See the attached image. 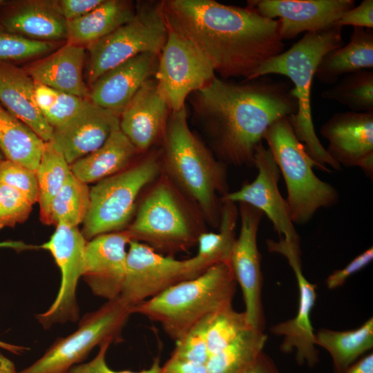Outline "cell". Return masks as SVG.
<instances>
[{
  "label": "cell",
  "mask_w": 373,
  "mask_h": 373,
  "mask_svg": "<svg viewBox=\"0 0 373 373\" xmlns=\"http://www.w3.org/2000/svg\"><path fill=\"white\" fill-rule=\"evenodd\" d=\"M161 6L168 29L191 42L222 79L247 80L284 51L279 21L249 6L214 0H165Z\"/></svg>",
  "instance_id": "cell-1"
},
{
  "label": "cell",
  "mask_w": 373,
  "mask_h": 373,
  "mask_svg": "<svg viewBox=\"0 0 373 373\" xmlns=\"http://www.w3.org/2000/svg\"><path fill=\"white\" fill-rule=\"evenodd\" d=\"M291 84L262 76L236 83L216 76L195 92L193 106L218 159L234 166H254L257 146L280 119L296 113Z\"/></svg>",
  "instance_id": "cell-2"
},
{
  "label": "cell",
  "mask_w": 373,
  "mask_h": 373,
  "mask_svg": "<svg viewBox=\"0 0 373 373\" xmlns=\"http://www.w3.org/2000/svg\"><path fill=\"white\" fill-rule=\"evenodd\" d=\"M163 135L165 174L192 200L204 219L218 227L222 205L218 195L229 192L226 164L190 129L185 108L170 112Z\"/></svg>",
  "instance_id": "cell-3"
},
{
  "label": "cell",
  "mask_w": 373,
  "mask_h": 373,
  "mask_svg": "<svg viewBox=\"0 0 373 373\" xmlns=\"http://www.w3.org/2000/svg\"><path fill=\"white\" fill-rule=\"evenodd\" d=\"M341 30V27L334 25L323 30L306 32L287 50L262 64L247 79L272 74L289 79L294 85L291 93L298 106L296 113L289 117L291 124L310 157L323 171L328 172L330 171L326 165L336 171L341 166L328 155L316 134L312 120L311 91L316 68L323 57L344 45Z\"/></svg>",
  "instance_id": "cell-4"
},
{
  "label": "cell",
  "mask_w": 373,
  "mask_h": 373,
  "mask_svg": "<svg viewBox=\"0 0 373 373\" xmlns=\"http://www.w3.org/2000/svg\"><path fill=\"white\" fill-rule=\"evenodd\" d=\"M236 285L230 265L218 263L133 306L132 313L160 323L175 342L204 317L232 305Z\"/></svg>",
  "instance_id": "cell-5"
},
{
  "label": "cell",
  "mask_w": 373,
  "mask_h": 373,
  "mask_svg": "<svg viewBox=\"0 0 373 373\" xmlns=\"http://www.w3.org/2000/svg\"><path fill=\"white\" fill-rule=\"evenodd\" d=\"M289 117L274 122L265 132L263 140L283 176L287 194L285 200L291 221L304 224L318 209L335 204L338 193L333 186L314 173V166L323 169L296 135Z\"/></svg>",
  "instance_id": "cell-6"
},
{
  "label": "cell",
  "mask_w": 373,
  "mask_h": 373,
  "mask_svg": "<svg viewBox=\"0 0 373 373\" xmlns=\"http://www.w3.org/2000/svg\"><path fill=\"white\" fill-rule=\"evenodd\" d=\"M162 175L126 229L131 240L146 244L158 253L185 251L197 245L199 235L204 231L178 187L166 174Z\"/></svg>",
  "instance_id": "cell-7"
},
{
  "label": "cell",
  "mask_w": 373,
  "mask_h": 373,
  "mask_svg": "<svg viewBox=\"0 0 373 373\" xmlns=\"http://www.w3.org/2000/svg\"><path fill=\"white\" fill-rule=\"evenodd\" d=\"M162 160L151 154L90 189V207L82 233L86 240L124 230L142 190L162 173Z\"/></svg>",
  "instance_id": "cell-8"
},
{
  "label": "cell",
  "mask_w": 373,
  "mask_h": 373,
  "mask_svg": "<svg viewBox=\"0 0 373 373\" xmlns=\"http://www.w3.org/2000/svg\"><path fill=\"white\" fill-rule=\"evenodd\" d=\"M132 306L119 296L83 316L76 331L57 338L32 364L17 373H66L83 361L97 345L120 342Z\"/></svg>",
  "instance_id": "cell-9"
},
{
  "label": "cell",
  "mask_w": 373,
  "mask_h": 373,
  "mask_svg": "<svg viewBox=\"0 0 373 373\" xmlns=\"http://www.w3.org/2000/svg\"><path fill=\"white\" fill-rule=\"evenodd\" d=\"M168 34L161 1L141 3L132 19L86 46L88 86L108 70L138 55H160Z\"/></svg>",
  "instance_id": "cell-10"
},
{
  "label": "cell",
  "mask_w": 373,
  "mask_h": 373,
  "mask_svg": "<svg viewBox=\"0 0 373 373\" xmlns=\"http://www.w3.org/2000/svg\"><path fill=\"white\" fill-rule=\"evenodd\" d=\"M215 73L209 60L191 42L169 30L155 79L171 111L185 108L187 97L211 82Z\"/></svg>",
  "instance_id": "cell-11"
},
{
  "label": "cell",
  "mask_w": 373,
  "mask_h": 373,
  "mask_svg": "<svg viewBox=\"0 0 373 373\" xmlns=\"http://www.w3.org/2000/svg\"><path fill=\"white\" fill-rule=\"evenodd\" d=\"M270 252L283 255L291 266L298 285V306L296 314L291 319L274 325L270 331L283 336L280 346L281 351H294L299 365L314 367L318 361V350L315 344V332L311 315L317 297L316 285L310 283L302 270L300 243L289 242L283 238L278 241L269 239L266 242Z\"/></svg>",
  "instance_id": "cell-12"
},
{
  "label": "cell",
  "mask_w": 373,
  "mask_h": 373,
  "mask_svg": "<svg viewBox=\"0 0 373 373\" xmlns=\"http://www.w3.org/2000/svg\"><path fill=\"white\" fill-rule=\"evenodd\" d=\"M87 241L78 227L59 224L49 240L42 245L51 254L61 272L60 287L55 300L46 311L36 316L45 329L79 318L76 289L84 269Z\"/></svg>",
  "instance_id": "cell-13"
},
{
  "label": "cell",
  "mask_w": 373,
  "mask_h": 373,
  "mask_svg": "<svg viewBox=\"0 0 373 373\" xmlns=\"http://www.w3.org/2000/svg\"><path fill=\"white\" fill-rule=\"evenodd\" d=\"M193 278L188 259L164 256L146 244L131 240L119 296L133 307Z\"/></svg>",
  "instance_id": "cell-14"
},
{
  "label": "cell",
  "mask_w": 373,
  "mask_h": 373,
  "mask_svg": "<svg viewBox=\"0 0 373 373\" xmlns=\"http://www.w3.org/2000/svg\"><path fill=\"white\" fill-rule=\"evenodd\" d=\"M238 204L240 229L232 248L229 265L242 290L245 305L244 312L249 323L264 331L261 256L257 245V233L263 213L247 204Z\"/></svg>",
  "instance_id": "cell-15"
},
{
  "label": "cell",
  "mask_w": 373,
  "mask_h": 373,
  "mask_svg": "<svg viewBox=\"0 0 373 373\" xmlns=\"http://www.w3.org/2000/svg\"><path fill=\"white\" fill-rule=\"evenodd\" d=\"M254 166L258 170L255 180L246 182L233 192H228L221 200L245 203L265 213L272 222L280 238L300 243V238L291 221L288 206L278 189L279 168L271 153L262 142L256 148Z\"/></svg>",
  "instance_id": "cell-16"
},
{
  "label": "cell",
  "mask_w": 373,
  "mask_h": 373,
  "mask_svg": "<svg viewBox=\"0 0 373 373\" xmlns=\"http://www.w3.org/2000/svg\"><path fill=\"white\" fill-rule=\"evenodd\" d=\"M355 3L354 0H254L247 6L266 18L278 17L285 40L332 27Z\"/></svg>",
  "instance_id": "cell-17"
},
{
  "label": "cell",
  "mask_w": 373,
  "mask_h": 373,
  "mask_svg": "<svg viewBox=\"0 0 373 373\" xmlns=\"http://www.w3.org/2000/svg\"><path fill=\"white\" fill-rule=\"evenodd\" d=\"M328 155L341 166H358L373 175V111L340 112L321 127Z\"/></svg>",
  "instance_id": "cell-18"
},
{
  "label": "cell",
  "mask_w": 373,
  "mask_h": 373,
  "mask_svg": "<svg viewBox=\"0 0 373 373\" xmlns=\"http://www.w3.org/2000/svg\"><path fill=\"white\" fill-rule=\"evenodd\" d=\"M126 229L104 233L87 241L82 274L92 292L107 300L120 294L126 273Z\"/></svg>",
  "instance_id": "cell-19"
},
{
  "label": "cell",
  "mask_w": 373,
  "mask_h": 373,
  "mask_svg": "<svg viewBox=\"0 0 373 373\" xmlns=\"http://www.w3.org/2000/svg\"><path fill=\"white\" fill-rule=\"evenodd\" d=\"M119 128V116L88 99L65 124L53 128L50 142L70 165L102 146Z\"/></svg>",
  "instance_id": "cell-20"
},
{
  "label": "cell",
  "mask_w": 373,
  "mask_h": 373,
  "mask_svg": "<svg viewBox=\"0 0 373 373\" xmlns=\"http://www.w3.org/2000/svg\"><path fill=\"white\" fill-rule=\"evenodd\" d=\"M158 59L157 55L143 53L116 66L89 86L88 98L119 116L140 87L155 75Z\"/></svg>",
  "instance_id": "cell-21"
},
{
  "label": "cell",
  "mask_w": 373,
  "mask_h": 373,
  "mask_svg": "<svg viewBox=\"0 0 373 373\" xmlns=\"http://www.w3.org/2000/svg\"><path fill=\"white\" fill-rule=\"evenodd\" d=\"M170 112L155 79H149L120 114L119 129L138 152L144 151L164 134Z\"/></svg>",
  "instance_id": "cell-22"
},
{
  "label": "cell",
  "mask_w": 373,
  "mask_h": 373,
  "mask_svg": "<svg viewBox=\"0 0 373 373\" xmlns=\"http://www.w3.org/2000/svg\"><path fill=\"white\" fill-rule=\"evenodd\" d=\"M0 28L28 39L57 42L67 37V21L50 1H28L0 6Z\"/></svg>",
  "instance_id": "cell-23"
},
{
  "label": "cell",
  "mask_w": 373,
  "mask_h": 373,
  "mask_svg": "<svg viewBox=\"0 0 373 373\" xmlns=\"http://www.w3.org/2000/svg\"><path fill=\"white\" fill-rule=\"evenodd\" d=\"M35 87V82L26 69L0 62V104L48 142L52 140L53 128L37 105Z\"/></svg>",
  "instance_id": "cell-24"
},
{
  "label": "cell",
  "mask_w": 373,
  "mask_h": 373,
  "mask_svg": "<svg viewBox=\"0 0 373 373\" xmlns=\"http://www.w3.org/2000/svg\"><path fill=\"white\" fill-rule=\"evenodd\" d=\"M86 48L67 43L26 70L38 82L61 92L88 98L83 77Z\"/></svg>",
  "instance_id": "cell-25"
},
{
  "label": "cell",
  "mask_w": 373,
  "mask_h": 373,
  "mask_svg": "<svg viewBox=\"0 0 373 373\" xmlns=\"http://www.w3.org/2000/svg\"><path fill=\"white\" fill-rule=\"evenodd\" d=\"M373 68V30L354 27L348 44L325 55L315 73L324 84H334L342 77Z\"/></svg>",
  "instance_id": "cell-26"
},
{
  "label": "cell",
  "mask_w": 373,
  "mask_h": 373,
  "mask_svg": "<svg viewBox=\"0 0 373 373\" xmlns=\"http://www.w3.org/2000/svg\"><path fill=\"white\" fill-rule=\"evenodd\" d=\"M137 152L119 128L99 149L70 164V171L87 184L97 182L131 165Z\"/></svg>",
  "instance_id": "cell-27"
},
{
  "label": "cell",
  "mask_w": 373,
  "mask_h": 373,
  "mask_svg": "<svg viewBox=\"0 0 373 373\" xmlns=\"http://www.w3.org/2000/svg\"><path fill=\"white\" fill-rule=\"evenodd\" d=\"M136 9L122 0H104L83 17L67 21V43L88 46L129 21Z\"/></svg>",
  "instance_id": "cell-28"
},
{
  "label": "cell",
  "mask_w": 373,
  "mask_h": 373,
  "mask_svg": "<svg viewBox=\"0 0 373 373\" xmlns=\"http://www.w3.org/2000/svg\"><path fill=\"white\" fill-rule=\"evenodd\" d=\"M219 231L202 232L198 238V252L191 258L189 264L195 277L211 267L218 263H229L232 248L236 240L235 229L239 216L236 204L221 200Z\"/></svg>",
  "instance_id": "cell-29"
},
{
  "label": "cell",
  "mask_w": 373,
  "mask_h": 373,
  "mask_svg": "<svg viewBox=\"0 0 373 373\" xmlns=\"http://www.w3.org/2000/svg\"><path fill=\"white\" fill-rule=\"evenodd\" d=\"M46 142L0 104V150L4 158L36 171Z\"/></svg>",
  "instance_id": "cell-30"
},
{
  "label": "cell",
  "mask_w": 373,
  "mask_h": 373,
  "mask_svg": "<svg viewBox=\"0 0 373 373\" xmlns=\"http://www.w3.org/2000/svg\"><path fill=\"white\" fill-rule=\"evenodd\" d=\"M315 344L330 354L334 370L343 373L373 347V318L359 327L346 331L321 329L315 333Z\"/></svg>",
  "instance_id": "cell-31"
},
{
  "label": "cell",
  "mask_w": 373,
  "mask_h": 373,
  "mask_svg": "<svg viewBox=\"0 0 373 373\" xmlns=\"http://www.w3.org/2000/svg\"><path fill=\"white\" fill-rule=\"evenodd\" d=\"M267 335L250 327L216 353L207 363V373H242L262 352Z\"/></svg>",
  "instance_id": "cell-32"
},
{
  "label": "cell",
  "mask_w": 373,
  "mask_h": 373,
  "mask_svg": "<svg viewBox=\"0 0 373 373\" xmlns=\"http://www.w3.org/2000/svg\"><path fill=\"white\" fill-rule=\"evenodd\" d=\"M70 173V164L64 155L50 142H46L36 170L39 216L44 224L50 225L51 202Z\"/></svg>",
  "instance_id": "cell-33"
},
{
  "label": "cell",
  "mask_w": 373,
  "mask_h": 373,
  "mask_svg": "<svg viewBox=\"0 0 373 373\" xmlns=\"http://www.w3.org/2000/svg\"><path fill=\"white\" fill-rule=\"evenodd\" d=\"M90 189L71 172L51 202L50 225L78 227L83 223L89 210Z\"/></svg>",
  "instance_id": "cell-34"
},
{
  "label": "cell",
  "mask_w": 373,
  "mask_h": 373,
  "mask_svg": "<svg viewBox=\"0 0 373 373\" xmlns=\"http://www.w3.org/2000/svg\"><path fill=\"white\" fill-rule=\"evenodd\" d=\"M321 96L346 106L354 112H372L373 72L362 70L347 74Z\"/></svg>",
  "instance_id": "cell-35"
},
{
  "label": "cell",
  "mask_w": 373,
  "mask_h": 373,
  "mask_svg": "<svg viewBox=\"0 0 373 373\" xmlns=\"http://www.w3.org/2000/svg\"><path fill=\"white\" fill-rule=\"evenodd\" d=\"M35 96L39 111L52 128L70 119L88 99L61 92L38 82H35Z\"/></svg>",
  "instance_id": "cell-36"
},
{
  "label": "cell",
  "mask_w": 373,
  "mask_h": 373,
  "mask_svg": "<svg viewBox=\"0 0 373 373\" xmlns=\"http://www.w3.org/2000/svg\"><path fill=\"white\" fill-rule=\"evenodd\" d=\"M251 327L244 312L236 311L232 305L215 313L209 326L207 341L209 357Z\"/></svg>",
  "instance_id": "cell-37"
},
{
  "label": "cell",
  "mask_w": 373,
  "mask_h": 373,
  "mask_svg": "<svg viewBox=\"0 0 373 373\" xmlns=\"http://www.w3.org/2000/svg\"><path fill=\"white\" fill-rule=\"evenodd\" d=\"M56 42L34 40L0 28V62L17 65L52 52Z\"/></svg>",
  "instance_id": "cell-38"
},
{
  "label": "cell",
  "mask_w": 373,
  "mask_h": 373,
  "mask_svg": "<svg viewBox=\"0 0 373 373\" xmlns=\"http://www.w3.org/2000/svg\"><path fill=\"white\" fill-rule=\"evenodd\" d=\"M214 314L200 320L176 341L171 357L206 364L209 358L207 336Z\"/></svg>",
  "instance_id": "cell-39"
},
{
  "label": "cell",
  "mask_w": 373,
  "mask_h": 373,
  "mask_svg": "<svg viewBox=\"0 0 373 373\" xmlns=\"http://www.w3.org/2000/svg\"><path fill=\"white\" fill-rule=\"evenodd\" d=\"M0 182L21 193L32 205L38 202L36 171L10 160H0Z\"/></svg>",
  "instance_id": "cell-40"
},
{
  "label": "cell",
  "mask_w": 373,
  "mask_h": 373,
  "mask_svg": "<svg viewBox=\"0 0 373 373\" xmlns=\"http://www.w3.org/2000/svg\"><path fill=\"white\" fill-rule=\"evenodd\" d=\"M32 207V204L21 193L0 182V229L24 222Z\"/></svg>",
  "instance_id": "cell-41"
},
{
  "label": "cell",
  "mask_w": 373,
  "mask_h": 373,
  "mask_svg": "<svg viewBox=\"0 0 373 373\" xmlns=\"http://www.w3.org/2000/svg\"><path fill=\"white\" fill-rule=\"evenodd\" d=\"M111 343V341H104L99 345V351L91 361L74 365L66 373H159L161 368L159 358H155L149 368L137 372L117 371L110 368L106 362V354Z\"/></svg>",
  "instance_id": "cell-42"
},
{
  "label": "cell",
  "mask_w": 373,
  "mask_h": 373,
  "mask_svg": "<svg viewBox=\"0 0 373 373\" xmlns=\"http://www.w3.org/2000/svg\"><path fill=\"white\" fill-rule=\"evenodd\" d=\"M372 259L373 248L371 247L355 257L345 267L329 275L325 280L327 287L334 289L342 286L351 276L368 265Z\"/></svg>",
  "instance_id": "cell-43"
},
{
  "label": "cell",
  "mask_w": 373,
  "mask_h": 373,
  "mask_svg": "<svg viewBox=\"0 0 373 373\" xmlns=\"http://www.w3.org/2000/svg\"><path fill=\"white\" fill-rule=\"evenodd\" d=\"M339 27L352 26L353 27L372 29L373 1L363 0L358 6L351 8L334 23Z\"/></svg>",
  "instance_id": "cell-44"
},
{
  "label": "cell",
  "mask_w": 373,
  "mask_h": 373,
  "mask_svg": "<svg viewBox=\"0 0 373 373\" xmlns=\"http://www.w3.org/2000/svg\"><path fill=\"white\" fill-rule=\"evenodd\" d=\"M104 0H55L50 1L52 8L66 21H72L86 15Z\"/></svg>",
  "instance_id": "cell-45"
},
{
  "label": "cell",
  "mask_w": 373,
  "mask_h": 373,
  "mask_svg": "<svg viewBox=\"0 0 373 373\" xmlns=\"http://www.w3.org/2000/svg\"><path fill=\"white\" fill-rule=\"evenodd\" d=\"M159 373H207L206 364L171 357Z\"/></svg>",
  "instance_id": "cell-46"
},
{
  "label": "cell",
  "mask_w": 373,
  "mask_h": 373,
  "mask_svg": "<svg viewBox=\"0 0 373 373\" xmlns=\"http://www.w3.org/2000/svg\"><path fill=\"white\" fill-rule=\"evenodd\" d=\"M242 373H280L273 361L263 352L247 370Z\"/></svg>",
  "instance_id": "cell-47"
},
{
  "label": "cell",
  "mask_w": 373,
  "mask_h": 373,
  "mask_svg": "<svg viewBox=\"0 0 373 373\" xmlns=\"http://www.w3.org/2000/svg\"><path fill=\"white\" fill-rule=\"evenodd\" d=\"M343 373H373V354L371 352L359 358Z\"/></svg>",
  "instance_id": "cell-48"
},
{
  "label": "cell",
  "mask_w": 373,
  "mask_h": 373,
  "mask_svg": "<svg viewBox=\"0 0 373 373\" xmlns=\"http://www.w3.org/2000/svg\"><path fill=\"white\" fill-rule=\"evenodd\" d=\"M0 373H17L15 364L0 352Z\"/></svg>",
  "instance_id": "cell-49"
},
{
  "label": "cell",
  "mask_w": 373,
  "mask_h": 373,
  "mask_svg": "<svg viewBox=\"0 0 373 373\" xmlns=\"http://www.w3.org/2000/svg\"><path fill=\"white\" fill-rule=\"evenodd\" d=\"M0 347L15 354H20L29 350L26 347L10 344L1 341H0Z\"/></svg>",
  "instance_id": "cell-50"
},
{
  "label": "cell",
  "mask_w": 373,
  "mask_h": 373,
  "mask_svg": "<svg viewBox=\"0 0 373 373\" xmlns=\"http://www.w3.org/2000/svg\"><path fill=\"white\" fill-rule=\"evenodd\" d=\"M3 159H5V158H4V156H3V153H1V151L0 150V160H1Z\"/></svg>",
  "instance_id": "cell-51"
},
{
  "label": "cell",
  "mask_w": 373,
  "mask_h": 373,
  "mask_svg": "<svg viewBox=\"0 0 373 373\" xmlns=\"http://www.w3.org/2000/svg\"><path fill=\"white\" fill-rule=\"evenodd\" d=\"M4 1L0 0V6L4 3Z\"/></svg>",
  "instance_id": "cell-52"
}]
</instances>
